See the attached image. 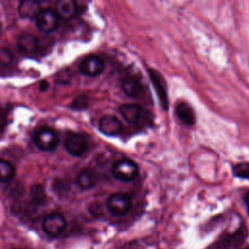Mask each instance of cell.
<instances>
[{
  "label": "cell",
  "mask_w": 249,
  "mask_h": 249,
  "mask_svg": "<svg viewBox=\"0 0 249 249\" xmlns=\"http://www.w3.org/2000/svg\"><path fill=\"white\" fill-rule=\"evenodd\" d=\"M132 206L130 196L124 193H114L107 200V209L115 217L124 216Z\"/></svg>",
  "instance_id": "1"
},
{
  "label": "cell",
  "mask_w": 249,
  "mask_h": 249,
  "mask_svg": "<svg viewBox=\"0 0 249 249\" xmlns=\"http://www.w3.org/2000/svg\"><path fill=\"white\" fill-rule=\"evenodd\" d=\"M114 177L120 181H132L138 174L137 164L130 159H122L115 162L112 168Z\"/></svg>",
  "instance_id": "2"
},
{
  "label": "cell",
  "mask_w": 249,
  "mask_h": 249,
  "mask_svg": "<svg viewBox=\"0 0 249 249\" xmlns=\"http://www.w3.org/2000/svg\"><path fill=\"white\" fill-rule=\"evenodd\" d=\"M34 143L36 147L42 151H53L57 147L59 137L55 130L49 127H43L35 133Z\"/></svg>",
  "instance_id": "3"
},
{
  "label": "cell",
  "mask_w": 249,
  "mask_h": 249,
  "mask_svg": "<svg viewBox=\"0 0 249 249\" xmlns=\"http://www.w3.org/2000/svg\"><path fill=\"white\" fill-rule=\"evenodd\" d=\"M35 20L37 27L41 31L51 33L59 25V14L51 8L42 9Z\"/></svg>",
  "instance_id": "4"
},
{
  "label": "cell",
  "mask_w": 249,
  "mask_h": 249,
  "mask_svg": "<svg viewBox=\"0 0 249 249\" xmlns=\"http://www.w3.org/2000/svg\"><path fill=\"white\" fill-rule=\"evenodd\" d=\"M42 227L49 236L55 237L65 230L66 220L60 213H52L44 218Z\"/></svg>",
  "instance_id": "5"
},
{
  "label": "cell",
  "mask_w": 249,
  "mask_h": 249,
  "mask_svg": "<svg viewBox=\"0 0 249 249\" xmlns=\"http://www.w3.org/2000/svg\"><path fill=\"white\" fill-rule=\"evenodd\" d=\"M64 147L70 155L80 157L86 153L88 149V141L83 134L70 132L64 139Z\"/></svg>",
  "instance_id": "6"
},
{
  "label": "cell",
  "mask_w": 249,
  "mask_h": 249,
  "mask_svg": "<svg viewBox=\"0 0 249 249\" xmlns=\"http://www.w3.org/2000/svg\"><path fill=\"white\" fill-rule=\"evenodd\" d=\"M80 72L88 77H96L104 70V61L97 55L90 54L82 59L79 65Z\"/></svg>",
  "instance_id": "7"
},
{
  "label": "cell",
  "mask_w": 249,
  "mask_h": 249,
  "mask_svg": "<svg viewBox=\"0 0 249 249\" xmlns=\"http://www.w3.org/2000/svg\"><path fill=\"white\" fill-rule=\"evenodd\" d=\"M149 75L151 82L154 86V89L156 90V93L158 95V98L160 100V106L163 110L168 109V98H167V92H166V87L165 82L162 76L155 69L149 70Z\"/></svg>",
  "instance_id": "8"
},
{
  "label": "cell",
  "mask_w": 249,
  "mask_h": 249,
  "mask_svg": "<svg viewBox=\"0 0 249 249\" xmlns=\"http://www.w3.org/2000/svg\"><path fill=\"white\" fill-rule=\"evenodd\" d=\"M17 47L22 54L32 55L38 50V40L30 33H21L17 38Z\"/></svg>",
  "instance_id": "9"
},
{
  "label": "cell",
  "mask_w": 249,
  "mask_h": 249,
  "mask_svg": "<svg viewBox=\"0 0 249 249\" xmlns=\"http://www.w3.org/2000/svg\"><path fill=\"white\" fill-rule=\"evenodd\" d=\"M98 128L107 136H115L122 131L123 124L116 117L106 115L100 119Z\"/></svg>",
  "instance_id": "10"
},
{
  "label": "cell",
  "mask_w": 249,
  "mask_h": 249,
  "mask_svg": "<svg viewBox=\"0 0 249 249\" xmlns=\"http://www.w3.org/2000/svg\"><path fill=\"white\" fill-rule=\"evenodd\" d=\"M122 90L132 98H137L144 92V86L141 81L135 77H127L122 81Z\"/></svg>",
  "instance_id": "11"
},
{
  "label": "cell",
  "mask_w": 249,
  "mask_h": 249,
  "mask_svg": "<svg viewBox=\"0 0 249 249\" xmlns=\"http://www.w3.org/2000/svg\"><path fill=\"white\" fill-rule=\"evenodd\" d=\"M97 181L98 175L91 168L82 169L76 177V185L82 190H88L94 187Z\"/></svg>",
  "instance_id": "12"
},
{
  "label": "cell",
  "mask_w": 249,
  "mask_h": 249,
  "mask_svg": "<svg viewBox=\"0 0 249 249\" xmlns=\"http://www.w3.org/2000/svg\"><path fill=\"white\" fill-rule=\"evenodd\" d=\"M119 112L127 123L135 124L141 119L143 110L138 104L126 103L119 107Z\"/></svg>",
  "instance_id": "13"
},
{
  "label": "cell",
  "mask_w": 249,
  "mask_h": 249,
  "mask_svg": "<svg viewBox=\"0 0 249 249\" xmlns=\"http://www.w3.org/2000/svg\"><path fill=\"white\" fill-rule=\"evenodd\" d=\"M18 11L22 18H35L42 11L41 3L35 0H23L19 3Z\"/></svg>",
  "instance_id": "14"
},
{
  "label": "cell",
  "mask_w": 249,
  "mask_h": 249,
  "mask_svg": "<svg viewBox=\"0 0 249 249\" xmlns=\"http://www.w3.org/2000/svg\"><path fill=\"white\" fill-rule=\"evenodd\" d=\"M175 115L186 125H193L196 122V116L192 107L186 102H179L175 106Z\"/></svg>",
  "instance_id": "15"
},
{
  "label": "cell",
  "mask_w": 249,
  "mask_h": 249,
  "mask_svg": "<svg viewBox=\"0 0 249 249\" xmlns=\"http://www.w3.org/2000/svg\"><path fill=\"white\" fill-rule=\"evenodd\" d=\"M57 13L65 18L72 17L77 12V4L73 0H59L56 3Z\"/></svg>",
  "instance_id": "16"
},
{
  "label": "cell",
  "mask_w": 249,
  "mask_h": 249,
  "mask_svg": "<svg viewBox=\"0 0 249 249\" xmlns=\"http://www.w3.org/2000/svg\"><path fill=\"white\" fill-rule=\"evenodd\" d=\"M16 170L14 165L7 160L2 159L0 160V177L2 183L10 182L15 176Z\"/></svg>",
  "instance_id": "17"
},
{
  "label": "cell",
  "mask_w": 249,
  "mask_h": 249,
  "mask_svg": "<svg viewBox=\"0 0 249 249\" xmlns=\"http://www.w3.org/2000/svg\"><path fill=\"white\" fill-rule=\"evenodd\" d=\"M29 196L31 200L36 204L41 205L46 202V198H47L46 192L42 185L34 184L33 186H31L29 191Z\"/></svg>",
  "instance_id": "18"
},
{
  "label": "cell",
  "mask_w": 249,
  "mask_h": 249,
  "mask_svg": "<svg viewBox=\"0 0 249 249\" xmlns=\"http://www.w3.org/2000/svg\"><path fill=\"white\" fill-rule=\"evenodd\" d=\"M233 172L236 176L249 179V163L248 162H241L234 166Z\"/></svg>",
  "instance_id": "19"
},
{
  "label": "cell",
  "mask_w": 249,
  "mask_h": 249,
  "mask_svg": "<svg viewBox=\"0 0 249 249\" xmlns=\"http://www.w3.org/2000/svg\"><path fill=\"white\" fill-rule=\"evenodd\" d=\"M85 107H86V99L84 96H81L73 101L72 108H74L75 110H82V108H85Z\"/></svg>",
  "instance_id": "20"
},
{
  "label": "cell",
  "mask_w": 249,
  "mask_h": 249,
  "mask_svg": "<svg viewBox=\"0 0 249 249\" xmlns=\"http://www.w3.org/2000/svg\"><path fill=\"white\" fill-rule=\"evenodd\" d=\"M11 59H12V53H10V51L6 48H2V50H1V61H2V63L10 62Z\"/></svg>",
  "instance_id": "21"
},
{
  "label": "cell",
  "mask_w": 249,
  "mask_h": 249,
  "mask_svg": "<svg viewBox=\"0 0 249 249\" xmlns=\"http://www.w3.org/2000/svg\"><path fill=\"white\" fill-rule=\"evenodd\" d=\"M49 89V83L47 81H42L39 85V89L41 91H46Z\"/></svg>",
  "instance_id": "22"
},
{
  "label": "cell",
  "mask_w": 249,
  "mask_h": 249,
  "mask_svg": "<svg viewBox=\"0 0 249 249\" xmlns=\"http://www.w3.org/2000/svg\"><path fill=\"white\" fill-rule=\"evenodd\" d=\"M244 200H245L247 212H248V214H249V191L244 195Z\"/></svg>",
  "instance_id": "23"
}]
</instances>
